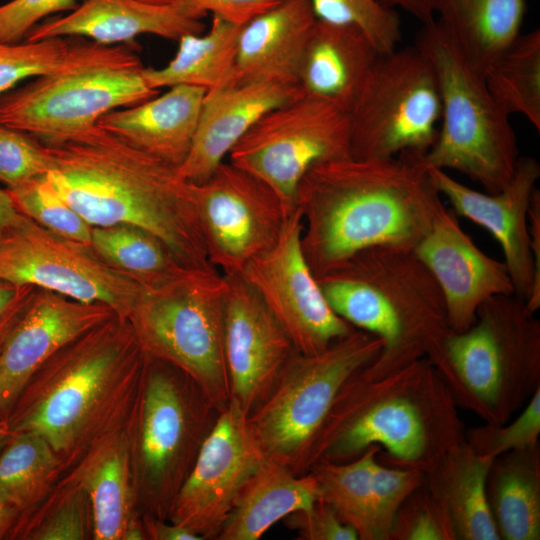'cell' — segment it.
Masks as SVG:
<instances>
[{
  "label": "cell",
  "instance_id": "cell-1",
  "mask_svg": "<svg viewBox=\"0 0 540 540\" xmlns=\"http://www.w3.org/2000/svg\"><path fill=\"white\" fill-rule=\"evenodd\" d=\"M420 156H351L305 174L295 208L303 221L302 250L316 277L369 248L416 247L444 206Z\"/></svg>",
  "mask_w": 540,
  "mask_h": 540
},
{
  "label": "cell",
  "instance_id": "cell-2",
  "mask_svg": "<svg viewBox=\"0 0 540 540\" xmlns=\"http://www.w3.org/2000/svg\"><path fill=\"white\" fill-rule=\"evenodd\" d=\"M146 361L128 319L115 314L34 373L9 411L12 433L42 436L67 468L134 416Z\"/></svg>",
  "mask_w": 540,
  "mask_h": 540
},
{
  "label": "cell",
  "instance_id": "cell-3",
  "mask_svg": "<svg viewBox=\"0 0 540 540\" xmlns=\"http://www.w3.org/2000/svg\"><path fill=\"white\" fill-rule=\"evenodd\" d=\"M46 146L49 183L92 227L132 224L161 239L185 267H213L189 182L176 167L97 124Z\"/></svg>",
  "mask_w": 540,
  "mask_h": 540
},
{
  "label": "cell",
  "instance_id": "cell-4",
  "mask_svg": "<svg viewBox=\"0 0 540 540\" xmlns=\"http://www.w3.org/2000/svg\"><path fill=\"white\" fill-rule=\"evenodd\" d=\"M447 386L427 358L385 375L366 365L344 384L307 456L347 462L370 446L387 465L423 473L465 439V427Z\"/></svg>",
  "mask_w": 540,
  "mask_h": 540
},
{
  "label": "cell",
  "instance_id": "cell-5",
  "mask_svg": "<svg viewBox=\"0 0 540 540\" xmlns=\"http://www.w3.org/2000/svg\"><path fill=\"white\" fill-rule=\"evenodd\" d=\"M316 278L339 317L380 340L372 373L430 358L451 331L441 290L411 249L369 248Z\"/></svg>",
  "mask_w": 540,
  "mask_h": 540
},
{
  "label": "cell",
  "instance_id": "cell-6",
  "mask_svg": "<svg viewBox=\"0 0 540 540\" xmlns=\"http://www.w3.org/2000/svg\"><path fill=\"white\" fill-rule=\"evenodd\" d=\"M516 294L497 295L474 323L450 331L428 360L458 408L484 423L514 416L540 388V321Z\"/></svg>",
  "mask_w": 540,
  "mask_h": 540
},
{
  "label": "cell",
  "instance_id": "cell-7",
  "mask_svg": "<svg viewBox=\"0 0 540 540\" xmlns=\"http://www.w3.org/2000/svg\"><path fill=\"white\" fill-rule=\"evenodd\" d=\"M431 63L441 95L434 144L420 161L426 168L454 170L497 193L511 180L520 155L515 132L490 95L482 73L442 24H423L416 45Z\"/></svg>",
  "mask_w": 540,
  "mask_h": 540
},
{
  "label": "cell",
  "instance_id": "cell-8",
  "mask_svg": "<svg viewBox=\"0 0 540 540\" xmlns=\"http://www.w3.org/2000/svg\"><path fill=\"white\" fill-rule=\"evenodd\" d=\"M226 277L186 268L144 288L127 317L142 351L194 380L221 412L231 401L224 350Z\"/></svg>",
  "mask_w": 540,
  "mask_h": 540
},
{
  "label": "cell",
  "instance_id": "cell-9",
  "mask_svg": "<svg viewBox=\"0 0 540 540\" xmlns=\"http://www.w3.org/2000/svg\"><path fill=\"white\" fill-rule=\"evenodd\" d=\"M131 43L107 46L90 59L33 78L0 96V123L45 145L61 143L106 113L148 100L159 90L145 82Z\"/></svg>",
  "mask_w": 540,
  "mask_h": 540
},
{
  "label": "cell",
  "instance_id": "cell-10",
  "mask_svg": "<svg viewBox=\"0 0 540 540\" xmlns=\"http://www.w3.org/2000/svg\"><path fill=\"white\" fill-rule=\"evenodd\" d=\"M219 413L188 375L147 356L134 435L136 494L145 514L167 519Z\"/></svg>",
  "mask_w": 540,
  "mask_h": 540
},
{
  "label": "cell",
  "instance_id": "cell-11",
  "mask_svg": "<svg viewBox=\"0 0 540 540\" xmlns=\"http://www.w3.org/2000/svg\"><path fill=\"white\" fill-rule=\"evenodd\" d=\"M380 350L376 336L355 329L321 352L295 351L270 394L248 415L266 457L306 473L311 446L340 390Z\"/></svg>",
  "mask_w": 540,
  "mask_h": 540
},
{
  "label": "cell",
  "instance_id": "cell-12",
  "mask_svg": "<svg viewBox=\"0 0 540 540\" xmlns=\"http://www.w3.org/2000/svg\"><path fill=\"white\" fill-rule=\"evenodd\" d=\"M441 111L436 73L416 46L381 54L348 112L351 156L424 155L436 140Z\"/></svg>",
  "mask_w": 540,
  "mask_h": 540
},
{
  "label": "cell",
  "instance_id": "cell-13",
  "mask_svg": "<svg viewBox=\"0 0 540 540\" xmlns=\"http://www.w3.org/2000/svg\"><path fill=\"white\" fill-rule=\"evenodd\" d=\"M228 156L267 183L291 213L298 186L313 166L351 157L349 113L302 94L264 114Z\"/></svg>",
  "mask_w": 540,
  "mask_h": 540
},
{
  "label": "cell",
  "instance_id": "cell-14",
  "mask_svg": "<svg viewBox=\"0 0 540 540\" xmlns=\"http://www.w3.org/2000/svg\"><path fill=\"white\" fill-rule=\"evenodd\" d=\"M0 280L103 303L127 318L144 287L103 262L90 245L18 214L0 226Z\"/></svg>",
  "mask_w": 540,
  "mask_h": 540
},
{
  "label": "cell",
  "instance_id": "cell-15",
  "mask_svg": "<svg viewBox=\"0 0 540 540\" xmlns=\"http://www.w3.org/2000/svg\"><path fill=\"white\" fill-rule=\"evenodd\" d=\"M189 186L208 261L225 276L272 248L290 214L267 183L231 162Z\"/></svg>",
  "mask_w": 540,
  "mask_h": 540
},
{
  "label": "cell",
  "instance_id": "cell-16",
  "mask_svg": "<svg viewBox=\"0 0 540 540\" xmlns=\"http://www.w3.org/2000/svg\"><path fill=\"white\" fill-rule=\"evenodd\" d=\"M303 221L295 208L279 239L253 259L240 276L256 291L295 350L315 354L355 330L329 305L302 250Z\"/></svg>",
  "mask_w": 540,
  "mask_h": 540
},
{
  "label": "cell",
  "instance_id": "cell-17",
  "mask_svg": "<svg viewBox=\"0 0 540 540\" xmlns=\"http://www.w3.org/2000/svg\"><path fill=\"white\" fill-rule=\"evenodd\" d=\"M266 459L248 415L231 400L204 440L167 519L202 540H216L241 488Z\"/></svg>",
  "mask_w": 540,
  "mask_h": 540
},
{
  "label": "cell",
  "instance_id": "cell-18",
  "mask_svg": "<svg viewBox=\"0 0 540 540\" xmlns=\"http://www.w3.org/2000/svg\"><path fill=\"white\" fill-rule=\"evenodd\" d=\"M441 196H445L455 214L464 216L489 231L499 243L515 294L525 301L531 314L540 308V283L536 280L529 209L540 177L536 158L520 156L514 175L497 193L469 188L446 171L427 168Z\"/></svg>",
  "mask_w": 540,
  "mask_h": 540
},
{
  "label": "cell",
  "instance_id": "cell-19",
  "mask_svg": "<svg viewBox=\"0 0 540 540\" xmlns=\"http://www.w3.org/2000/svg\"><path fill=\"white\" fill-rule=\"evenodd\" d=\"M225 277L224 350L231 400L249 415L270 394L296 350L256 291L240 275Z\"/></svg>",
  "mask_w": 540,
  "mask_h": 540
},
{
  "label": "cell",
  "instance_id": "cell-20",
  "mask_svg": "<svg viewBox=\"0 0 540 540\" xmlns=\"http://www.w3.org/2000/svg\"><path fill=\"white\" fill-rule=\"evenodd\" d=\"M413 251L441 290L453 332L469 328L489 298L515 294L504 261L480 250L461 228L455 212L445 206Z\"/></svg>",
  "mask_w": 540,
  "mask_h": 540
},
{
  "label": "cell",
  "instance_id": "cell-21",
  "mask_svg": "<svg viewBox=\"0 0 540 540\" xmlns=\"http://www.w3.org/2000/svg\"><path fill=\"white\" fill-rule=\"evenodd\" d=\"M116 313L37 288L0 350V410L7 415L34 373L57 351Z\"/></svg>",
  "mask_w": 540,
  "mask_h": 540
},
{
  "label": "cell",
  "instance_id": "cell-22",
  "mask_svg": "<svg viewBox=\"0 0 540 540\" xmlns=\"http://www.w3.org/2000/svg\"><path fill=\"white\" fill-rule=\"evenodd\" d=\"M302 94L298 85L267 81L206 91L192 146L178 174L189 183L204 181L264 114Z\"/></svg>",
  "mask_w": 540,
  "mask_h": 540
},
{
  "label": "cell",
  "instance_id": "cell-23",
  "mask_svg": "<svg viewBox=\"0 0 540 540\" xmlns=\"http://www.w3.org/2000/svg\"><path fill=\"white\" fill-rule=\"evenodd\" d=\"M202 19L181 2L160 5L139 0H84L65 16L38 23L26 40L78 37L111 46L152 34L178 41L188 34H202Z\"/></svg>",
  "mask_w": 540,
  "mask_h": 540
},
{
  "label": "cell",
  "instance_id": "cell-24",
  "mask_svg": "<svg viewBox=\"0 0 540 540\" xmlns=\"http://www.w3.org/2000/svg\"><path fill=\"white\" fill-rule=\"evenodd\" d=\"M136 419L137 412L125 424L97 440L66 479L87 494L95 540H122L128 523L135 516Z\"/></svg>",
  "mask_w": 540,
  "mask_h": 540
},
{
  "label": "cell",
  "instance_id": "cell-25",
  "mask_svg": "<svg viewBox=\"0 0 540 540\" xmlns=\"http://www.w3.org/2000/svg\"><path fill=\"white\" fill-rule=\"evenodd\" d=\"M380 55L360 28L316 19L300 61L299 87L349 112Z\"/></svg>",
  "mask_w": 540,
  "mask_h": 540
},
{
  "label": "cell",
  "instance_id": "cell-26",
  "mask_svg": "<svg viewBox=\"0 0 540 540\" xmlns=\"http://www.w3.org/2000/svg\"><path fill=\"white\" fill-rule=\"evenodd\" d=\"M205 92L175 85L161 95L106 113L97 125L177 168L192 146Z\"/></svg>",
  "mask_w": 540,
  "mask_h": 540
},
{
  "label": "cell",
  "instance_id": "cell-27",
  "mask_svg": "<svg viewBox=\"0 0 540 540\" xmlns=\"http://www.w3.org/2000/svg\"><path fill=\"white\" fill-rule=\"evenodd\" d=\"M316 19L310 0H284L242 25L237 83L267 81L299 86L300 61Z\"/></svg>",
  "mask_w": 540,
  "mask_h": 540
},
{
  "label": "cell",
  "instance_id": "cell-28",
  "mask_svg": "<svg viewBox=\"0 0 540 540\" xmlns=\"http://www.w3.org/2000/svg\"><path fill=\"white\" fill-rule=\"evenodd\" d=\"M319 496L311 471L297 475L267 458L241 488L216 540H258L278 521L311 507Z\"/></svg>",
  "mask_w": 540,
  "mask_h": 540
},
{
  "label": "cell",
  "instance_id": "cell-29",
  "mask_svg": "<svg viewBox=\"0 0 540 540\" xmlns=\"http://www.w3.org/2000/svg\"><path fill=\"white\" fill-rule=\"evenodd\" d=\"M492 461L464 439L424 473V485L446 512L456 540H499L486 490Z\"/></svg>",
  "mask_w": 540,
  "mask_h": 540
},
{
  "label": "cell",
  "instance_id": "cell-30",
  "mask_svg": "<svg viewBox=\"0 0 540 540\" xmlns=\"http://www.w3.org/2000/svg\"><path fill=\"white\" fill-rule=\"evenodd\" d=\"M487 499L499 540L540 539V446L493 459Z\"/></svg>",
  "mask_w": 540,
  "mask_h": 540
},
{
  "label": "cell",
  "instance_id": "cell-31",
  "mask_svg": "<svg viewBox=\"0 0 540 540\" xmlns=\"http://www.w3.org/2000/svg\"><path fill=\"white\" fill-rule=\"evenodd\" d=\"M432 12L481 73L521 33L525 0H430Z\"/></svg>",
  "mask_w": 540,
  "mask_h": 540
},
{
  "label": "cell",
  "instance_id": "cell-32",
  "mask_svg": "<svg viewBox=\"0 0 540 540\" xmlns=\"http://www.w3.org/2000/svg\"><path fill=\"white\" fill-rule=\"evenodd\" d=\"M240 25L213 15L209 31L181 37L174 58L160 69L143 68L147 85L155 90L190 85L206 91L237 83L236 56Z\"/></svg>",
  "mask_w": 540,
  "mask_h": 540
},
{
  "label": "cell",
  "instance_id": "cell-33",
  "mask_svg": "<svg viewBox=\"0 0 540 540\" xmlns=\"http://www.w3.org/2000/svg\"><path fill=\"white\" fill-rule=\"evenodd\" d=\"M90 246L103 262L144 288L158 286L187 268L161 239L132 224L92 227Z\"/></svg>",
  "mask_w": 540,
  "mask_h": 540
},
{
  "label": "cell",
  "instance_id": "cell-34",
  "mask_svg": "<svg viewBox=\"0 0 540 540\" xmlns=\"http://www.w3.org/2000/svg\"><path fill=\"white\" fill-rule=\"evenodd\" d=\"M499 109L520 114L540 132V30L520 33L483 71Z\"/></svg>",
  "mask_w": 540,
  "mask_h": 540
},
{
  "label": "cell",
  "instance_id": "cell-35",
  "mask_svg": "<svg viewBox=\"0 0 540 540\" xmlns=\"http://www.w3.org/2000/svg\"><path fill=\"white\" fill-rule=\"evenodd\" d=\"M63 469L61 459L42 436L13 433L0 451V496L20 516L27 514L46 497Z\"/></svg>",
  "mask_w": 540,
  "mask_h": 540
},
{
  "label": "cell",
  "instance_id": "cell-36",
  "mask_svg": "<svg viewBox=\"0 0 540 540\" xmlns=\"http://www.w3.org/2000/svg\"><path fill=\"white\" fill-rule=\"evenodd\" d=\"M379 451L378 446H370L350 461H319L310 469L318 483L319 498L357 532L359 540H374L372 472Z\"/></svg>",
  "mask_w": 540,
  "mask_h": 540
},
{
  "label": "cell",
  "instance_id": "cell-37",
  "mask_svg": "<svg viewBox=\"0 0 540 540\" xmlns=\"http://www.w3.org/2000/svg\"><path fill=\"white\" fill-rule=\"evenodd\" d=\"M104 45L64 37L22 43H0V96L27 78L84 62Z\"/></svg>",
  "mask_w": 540,
  "mask_h": 540
},
{
  "label": "cell",
  "instance_id": "cell-38",
  "mask_svg": "<svg viewBox=\"0 0 540 540\" xmlns=\"http://www.w3.org/2000/svg\"><path fill=\"white\" fill-rule=\"evenodd\" d=\"M5 189L18 213L60 236L90 245L92 226L56 192L46 176Z\"/></svg>",
  "mask_w": 540,
  "mask_h": 540
},
{
  "label": "cell",
  "instance_id": "cell-39",
  "mask_svg": "<svg viewBox=\"0 0 540 540\" xmlns=\"http://www.w3.org/2000/svg\"><path fill=\"white\" fill-rule=\"evenodd\" d=\"M310 3L318 20L363 30L380 54L393 51L401 40L399 16L380 0H310Z\"/></svg>",
  "mask_w": 540,
  "mask_h": 540
},
{
  "label": "cell",
  "instance_id": "cell-40",
  "mask_svg": "<svg viewBox=\"0 0 540 540\" xmlns=\"http://www.w3.org/2000/svg\"><path fill=\"white\" fill-rule=\"evenodd\" d=\"M540 388L516 417L500 424L484 423L465 430V441L480 456L494 459L502 454L539 445Z\"/></svg>",
  "mask_w": 540,
  "mask_h": 540
},
{
  "label": "cell",
  "instance_id": "cell-41",
  "mask_svg": "<svg viewBox=\"0 0 540 540\" xmlns=\"http://www.w3.org/2000/svg\"><path fill=\"white\" fill-rule=\"evenodd\" d=\"M53 167L48 147L35 136L0 123V183L13 188L46 176Z\"/></svg>",
  "mask_w": 540,
  "mask_h": 540
},
{
  "label": "cell",
  "instance_id": "cell-42",
  "mask_svg": "<svg viewBox=\"0 0 540 540\" xmlns=\"http://www.w3.org/2000/svg\"><path fill=\"white\" fill-rule=\"evenodd\" d=\"M424 483V473L376 459L372 472L374 540H389L394 518L406 499Z\"/></svg>",
  "mask_w": 540,
  "mask_h": 540
},
{
  "label": "cell",
  "instance_id": "cell-43",
  "mask_svg": "<svg viewBox=\"0 0 540 540\" xmlns=\"http://www.w3.org/2000/svg\"><path fill=\"white\" fill-rule=\"evenodd\" d=\"M389 540H456V537L443 507L423 483L397 512Z\"/></svg>",
  "mask_w": 540,
  "mask_h": 540
},
{
  "label": "cell",
  "instance_id": "cell-44",
  "mask_svg": "<svg viewBox=\"0 0 540 540\" xmlns=\"http://www.w3.org/2000/svg\"><path fill=\"white\" fill-rule=\"evenodd\" d=\"M78 0H11L0 5V43H18L45 17L72 11Z\"/></svg>",
  "mask_w": 540,
  "mask_h": 540
},
{
  "label": "cell",
  "instance_id": "cell-45",
  "mask_svg": "<svg viewBox=\"0 0 540 540\" xmlns=\"http://www.w3.org/2000/svg\"><path fill=\"white\" fill-rule=\"evenodd\" d=\"M283 520L290 530L297 532L298 540H359L357 532L320 498L311 507L291 513Z\"/></svg>",
  "mask_w": 540,
  "mask_h": 540
},
{
  "label": "cell",
  "instance_id": "cell-46",
  "mask_svg": "<svg viewBox=\"0 0 540 540\" xmlns=\"http://www.w3.org/2000/svg\"><path fill=\"white\" fill-rule=\"evenodd\" d=\"M284 0H179L204 18L208 12L233 24L244 25Z\"/></svg>",
  "mask_w": 540,
  "mask_h": 540
},
{
  "label": "cell",
  "instance_id": "cell-47",
  "mask_svg": "<svg viewBox=\"0 0 540 540\" xmlns=\"http://www.w3.org/2000/svg\"><path fill=\"white\" fill-rule=\"evenodd\" d=\"M37 288L0 280V350Z\"/></svg>",
  "mask_w": 540,
  "mask_h": 540
},
{
  "label": "cell",
  "instance_id": "cell-48",
  "mask_svg": "<svg viewBox=\"0 0 540 540\" xmlns=\"http://www.w3.org/2000/svg\"><path fill=\"white\" fill-rule=\"evenodd\" d=\"M146 539L151 540H202L198 535L174 522H166L147 514L142 518Z\"/></svg>",
  "mask_w": 540,
  "mask_h": 540
},
{
  "label": "cell",
  "instance_id": "cell-49",
  "mask_svg": "<svg viewBox=\"0 0 540 540\" xmlns=\"http://www.w3.org/2000/svg\"><path fill=\"white\" fill-rule=\"evenodd\" d=\"M384 5L393 8L399 6L423 24L435 19L430 0H380Z\"/></svg>",
  "mask_w": 540,
  "mask_h": 540
},
{
  "label": "cell",
  "instance_id": "cell-50",
  "mask_svg": "<svg viewBox=\"0 0 540 540\" xmlns=\"http://www.w3.org/2000/svg\"><path fill=\"white\" fill-rule=\"evenodd\" d=\"M20 513L0 496V539L10 538Z\"/></svg>",
  "mask_w": 540,
  "mask_h": 540
},
{
  "label": "cell",
  "instance_id": "cell-51",
  "mask_svg": "<svg viewBox=\"0 0 540 540\" xmlns=\"http://www.w3.org/2000/svg\"><path fill=\"white\" fill-rule=\"evenodd\" d=\"M18 214L6 189L0 188V226L11 222Z\"/></svg>",
  "mask_w": 540,
  "mask_h": 540
},
{
  "label": "cell",
  "instance_id": "cell-52",
  "mask_svg": "<svg viewBox=\"0 0 540 540\" xmlns=\"http://www.w3.org/2000/svg\"><path fill=\"white\" fill-rule=\"evenodd\" d=\"M12 434L8 423V417L0 410V451Z\"/></svg>",
  "mask_w": 540,
  "mask_h": 540
},
{
  "label": "cell",
  "instance_id": "cell-53",
  "mask_svg": "<svg viewBox=\"0 0 540 540\" xmlns=\"http://www.w3.org/2000/svg\"><path fill=\"white\" fill-rule=\"evenodd\" d=\"M139 1L150 3V4H160V5L173 4V3L179 2V0H139Z\"/></svg>",
  "mask_w": 540,
  "mask_h": 540
}]
</instances>
